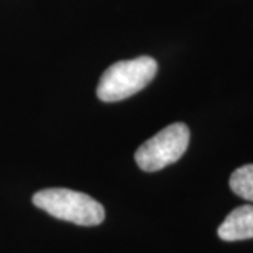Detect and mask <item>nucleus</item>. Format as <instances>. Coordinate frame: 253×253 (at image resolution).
I'll return each mask as SVG.
<instances>
[{
  "mask_svg": "<svg viewBox=\"0 0 253 253\" xmlns=\"http://www.w3.org/2000/svg\"><path fill=\"white\" fill-rule=\"evenodd\" d=\"M218 236L228 242L253 238V206H241L231 211L218 228Z\"/></svg>",
  "mask_w": 253,
  "mask_h": 253,
  "instance_id": "nucleus-4",
  "label": "nucleus"
},
{
  "mask_svg": "<svg viewBox=\"0 0 253 253\" xmlns=\"http://www.w3.org/2000/svg\"><path fill=\"white\" fill-rule=\"evenodd\" d=\"M33 203L49 215L76 225H99L106 218L104 207L99 201L75 190L61 187L41 190L33 196Z\"/></svg>",
  "mask_w": 253,
  "mask_h": 253,
  "instance_id": "nucleus-1",
  "label": "nucleus"
},
{
  "mask_svg": "<svg viewBox=\"0 0 253 253\" xmlns=\"http://www.w3.org/2000/svg\"><path fill=\"white\" fill-rule=\"evenodd\" d=\"M156 72L158 63L151 56L116 62L101 75L97 97L106 103L128 99L149 84Z\"/></svg>",
  "mask_w": 253,
  "mask_h": 253,
  "instance_id": "nucleus-2",
  "label": "nucleus"
},
{
  "mask_svg": "<svg viewBox=\"0 0 253 253\" xmlns=\"http://www.w3.org/2000/svg\"><path fill=\"white\" fill-rule=\"evenodd\" d=\"M229 186L236 196L253 201V163L236 169L231 174Z\"/></svg>",
  "mask_w": 253,
  "mask_h": 253,
  "instance_id": "nucleus-5",
  "label": "nucleus"
},
{
  "mask_svg": "<svg viewBox=\"0 0 253 253\" xmlns=\"http://www.w3.org/2000/svg\"><path fill=\"white\" fill-rule=\"evenodd\" d=\"M190 141L189 126L174 123L149 138L135 152V162L144 172H158L184 155Z\"/></svg>",
  "mask_w": 253,
  "mask_h": 253,
  "instance_id": "nucleus-3",
  "label": "nucleus"
}]
</instances>
